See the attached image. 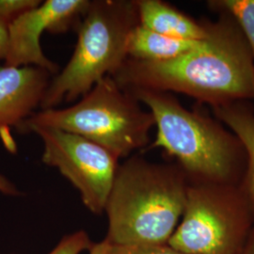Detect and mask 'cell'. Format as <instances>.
<instances>
[{"label": "cell", "instance_id": "3", "mask_svg": "<svg viewBox=\"0 0 254 254\" xmlns=\"http://www.w3.org/2000/svg\"><path fill=\"white\" fill-rule=\"evenodd\" d=\"M152 113L157 133L150 148L173 157L189 181L241 185L247 153L240 139L200 109L185 108L171 92L126 90Z\"/></svg>", "mask_w": 254, "mask_h": 254}, {"label": "cell", "instance_id": "6", "mask_svg": "<svg viewBox=\"0 0 254 254\" xmlns=\"http://www.w3.org/2000/svg\"><path fill=\"white\" fill-rule=\"evenodd\" d=\"M254 226V205L241 185L189 181L168 245L184 254H240Z\"/></svg>", "mask_w": 254, "mask_h": 254}, {"label": "cell", "instance_id": "11", "mask_svg": "<svg viewBox=\"0 0 254 254\" xmlns=\"http://www.w3.org/2000/svg\"><path fill=\"white\" fill-rule=\"evenodd\" d=\"M219 122L236 135L245 148L247 169L241 187L254 207V109L250 101H236L211 108Z\"/></svg>", "mask_w": 254, "mask_h": 254}, {"label": "cell", "instance_id": "8", "mask_svg": "<svg viewBox=\"0 0 254 254\" xmlns=\"http://www.w3.org/2000/svg\"><path fill=\"white\" fill-rule=\"evenodd\" d=\"M90 0H46L19 16L8 27L9 48L4 66L38 67L51 74L58 73V65L44 54L41 37L45 31L64 33L77 27Z\"/></svg>", "mask_w": 254, "mask_h": 254}, {"label": "cell", "instance_id": "14", "mask_svg": "<svg viewBox=\"0 0 254 254\" xmlns=\"http://www.w3.org/2000/svg\"><path fill=\"white\" fill-rule=\"evenodd\" d=\"M92 244L89 235L80 230L64 236L47 254H81L85 251H90Z\"/></svg>", "mask_w": 254, "mask_h": 254}, {"label": "cell", "instance_id": "2", "mask_svg": "<svg viewBox=\"0 0 254 254\" xmlns=\"http://www.w3.org/2000/svg\"><path fill=\"white\" fill-rule=\"evenodd\" d=\"M189 180L177 163L131 155L120 164L105 212L113 245L168 244L181 220Z\"/></svg>", "mask_w": 254, "mask_h": 254}, {"label": "cell", "instance_id": "12", "mask_svg": "<svg viewBox=\"0 0 254 254\" xmlns=\"http://www.w3.org/2000/svg\"><path fill=\"white\" fill-rule=\"evenodd\" d=\"M200 41L165 36L138 25L129 37L127 54L138 61L165 62L190 52Z\"/></svg>", "mask_w": 254, "mask_h": 254}, {"label": "cell", "instance_id": "20", "mask_svg": "<svg viewBox=\"0 0 254 254\" xmlns=\"http://www.w3.org/2000/svg\"><path fill=\"white\" fill-rule=\"evenodd\" d=\"M240 254H254V226Z\"/></svg>", "mask_w": 254, "mask_h": 254}, {"label": "cell", "instance_id": "18", "mask_svg": "<svg viewBox=\"0 0 254 254\" xmlns=\"http://www.w3.org/2000/svg\"><path fill=\"white\" fill-rule=\"evenodd\" d=\"M110 243L107 238L98 243H94L91 246L89 254H109Z\"/></svg>", "mask_w": 254, "mask_h": 254}, {"label": "cell", "instance_id": "15", "mask_svg": "<svg viewBox=\"0 0 254 254\" xmlns=\"http://www.w3.org/2000/svg\"><path fill=\"white\" fill-rule=\"evenodd\" d=\"M41 3V0H0V20L9 26L15 19Z\"/></svg>", "mask_w": 254, "mask_h": 254}, {"label": "cell", "instance_id": "16", "mask_svg": "<svg viewBox=\"0 0 254 254\" xmlns=\"http://www.w3.org/2000/svg\"><path fill=\"white\" fill-rule=\"evenodd\" d=\"M109 254H184L168 244L163 245H113Z\"/></svg>", "mask_w": 254, "mask_h": 254}, {"label": "cell", "instance_id": "5", "mask_svg": "<svg viewBox=\"0 0 254 254\" xmlns=\"http://www.w3.org/2000/svg\"><path fill=\"white\" fill-rule=\"evenodd\" d=\"M34 127H53L76 134L121 159L147 148L154 120L131 93L111 76H106L73 106L41 109L17 130L26 133Z\"/></svg>", "mask_w": 254, "mask_h": 254}, {"label": "cell", "instance_id": "9", "mask_svg": "<svg viewBox=\"0 0 254 254\" xmlns=\"http://www.w3.org/2000/svg\"><path fill=\"white\" fill-rule=\"evenodd\" d=\"M50 74L38 67H0V132L20 126L40 108Z\"/></svg>", "mask_w": 254, "mask_h": 254}, {"label": "cell", "instance_id": "13", "mask_svg": "<svg viewBox=\"0 0 254 254\" xmlns=\"http://www.w3.org/2000/svg\"><path fill=\"white\" fill-rule=\"evenodd\" d=\"M209 8L232 16L246 38L254 59V0H210Z\"/></svg>", "mask_w": 254, "mask_h": 254}, {"label": "cell", "instance_id": "19", "mask_svg": "<svg viewBox=\"0 0 254 254\" xmlns=\"http://www.w3.org/2000/svg\"><path fill=\"white\" fill-rule=\"evenodd\" d=\"M0 191L5 193V194H9V195H15L18 194L17 190L15 189V187L10 184L5 177H3L2 175H0Z\"/></svg>", "mask_w": 254, "mask_h": 254}, {"label": "cell", "instance_id": "10", "mask_svg": "<svg viewBox=\"0 0 254 254\" xmlns=\"http://www.w3.org/2000/svg\"><path fill=\"white\" fill-rule=\"evenodd\" d=\"M139 25L165 36L200 41L208 33V21H197L161 0H136Z\"/></svg>", "mask_w": 254, "mask_h": 254}, {"label": "cell", "instance_id": "7", "mask_svg": "<svg viewBox=\"0 0 254 254\" xmlns=\"http://www.w3.org/2000/svg\"><path fill=\"white\" fill-rule=\"evenodd\" d=\"M26 133L42 139L43 162L58 169L79 191L84 205L95 215L104 213L119 158L90 139L61 129L34 127Z\"/></svg>", "mask_w": 254, "mask_h": 254}, {"label": "cell", "instance_id": "17", "mask_svg": "<svg viewBox=\"0 0 254 254\" xmlns=\"http://www.w3.org/2000/svg\"><path fill=\"white\" fill-rule=\"evenodd\" d=\"M8 25L0 20V60H5L9 48Z\"/></svg>", "mask_w": 254, "mask_h": 254}, {"label": "cell", "instance_id": "4", "mask_svg": "<svg viewBox=\"0 0 254 254\" xmlns=\"http://www.w3.org/2000/svg\"><path fill=\"white\" fill-rule=\"evenodd\" d=\"M139 25L136 0L91 1L76 27L77 43L64 70L51 79L41 109L81 98L128 58L130 34Z\"/></svg>", "mask_w": 254, "mask_h": 254}, {"label": "cell", "instance_id": "1", "mask_svg": "<svg viewBox=\"0 0 254 254\" xmlns=\"http://www.w3.org/2000/svg\"><path fill=\"white\" fill-rule=\"evenodd\" d=\"M207 22L205 39L190 52L170 61L127 58L111 77L124 90L178 92L210 108L254 98V59L232 16L217 12Z\"/></svg>", "mask_w": 254, "mask_h": 254}]
</instances>
